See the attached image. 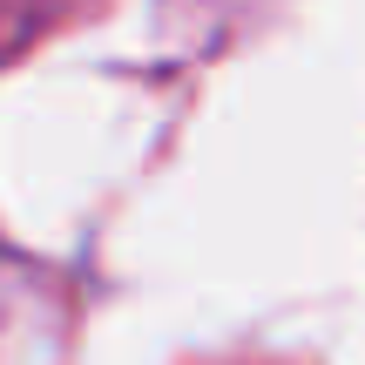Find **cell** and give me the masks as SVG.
<instances>
[]
</instances>
